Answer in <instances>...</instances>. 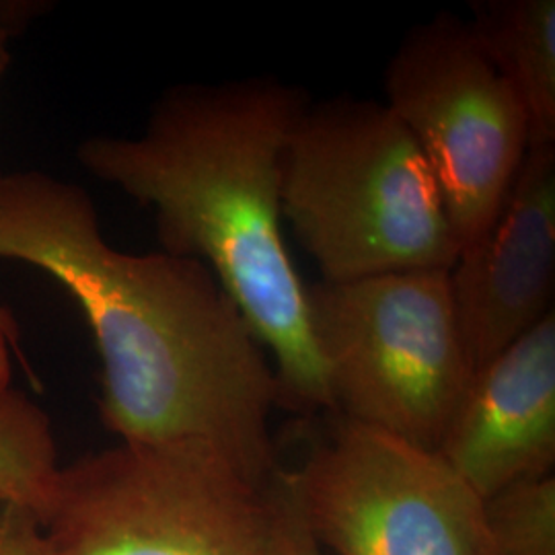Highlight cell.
<instances>
[{"mask_svg":"<svg viewBox=\"0 0 555 555\" xmlns=\"http://www.w3.org/2000/svg\"><path fill=\"white\" fill-rule=\"evenodd\" d=\"M334 412L437 453L476 373L451 270L307 286Z\"/></svg>","mask_w":555,"mask_h":555,"instance_id":"cell-5","label":"cell"},{"mask_svg":"<svg viewBox=\"0 0 555 555\" xmlns=\"http://www.w3.org/2000/svg\"><path fill=\"white\" fill-rule=\"evenodd\" d=\"M467 20L481 52L515 91L531 144H555L554 0H476Z\"/></svg>","mask_w":555,"mask_h":555,"instance_id":"cell-10","label":"cell"},{"mask_svg":"<svg viewBox=\"0 0 555 555\" xmlns=\"http://www.w3.org/2000/svg\"><path fill=\"white\" fill-rule=\"evenodd\" d=\"M34 0H0V80L11 64V41L40 13Z\"/></svg>","mask_w":555,"mask_h":555,"instance_id":"cell-15","label":"cell"},{"mask_svg":"<svg viewBox=\"0 0 555 555\" xmlns=\"http://www.w3.org/2000/svg\"><path fill=\"white\" fill-rule=\"evenodd\" d=\"M451 284L476 371L554 313L555 144L529 146L496 219L459 254Z\"/></svg>","mask_w":555,"mask_h":555,"instance_id":"cell-8","label":"cell"},{"mask_svg":"<svg viewBox=\"0 0 555 555\" xmlns=\"http://www.w3.org/2000/svg\"><path fill=\"white\" fill-rule=\"evenodd\" d=\"M282 219L325 282L453 270L459 259L437 179L380 101L307 105L282 159Z\"/></svg>","mask_w":555,"mask_h":555,"instance_id":"cell-3","label":"cell"},{"mask_svg":"<svg viewBox=\"0 0 555 555\" xmlns=\"http://www.w3.org/2000/svg\"><path fill=\"white\" fill-rule=\"evenodd\" d=\"M0 259L40 268L77 300L101 358V422L119 442L199 440L272 481L276 375L208 266L119 251L87 192L41 171L2 173Z\"/></svg>","mask_w":555,"mask_h":555,"instance_id":"cell-1","label":"cell"},{"mask_svg":"<svg viewBox=\"0 0 555 555\" xmlns=\"http://www.w3.org/2000/svg\"><path fill=\"white\" fill-rule=\"evenodd\" d=\"M270 490L276 502L280 555H327L305 527L302 516L298 513L297 502L293 498L282 469H278L272 477Z\"/></svg>","mask_w":555,"mask_h":555,"instance_id":"cell-13","label":"cell"},{"mask_svg":"<svg viewBox=\"0 0 555 555\" xmlns=\"http://www.w3.org/2000/svg\"><path fill=\"white\" fill-rule=\"evenodd\" d=\"M56 472L50 417L13 383L0 385V504L23 506L40 518Z\"/></svg>","mask_w":555,"mask_h":555,"instance_id":"cell-11","label":"cell"},{"mask_svg":"<svg viewBox=\"0 0 555 555\" xmlns=\"http://www.w3.org/2000/svg\"><path fill=\"white\" fill-rule=\"evenodd\" d=\"M437 453L483 500L554 476V313L477 369Z\"/></svg>","mask_w":555,"mask_h":555,"instance_id":"cell-9","label":"cell"},{"mask_svg":"<svg viewBox=\"0 0 555 555\" xmlns=\"http://www.w3.org/2000/svg\"><path fill=\"white\" fill-rule=\"evenodd\" d=\"M40 525L52 555H280L270 483L199 440L119 442L59 467Z\"/></svg>","mask_w":555,"mask_h":555,"instance_id":"cell-4","label":"cell"},{"mask_svg":"<svg viewBox=\"0 0 555 555\" xmlns=\"http://www.w3.org/2000/svg\"><path fill=\"white\" fill-rule=\"evenodd\" d=\"M309 95L259 75L167 89L137 137H91L80 165L155 215L163 251L198 259L274 358L280 405L334 410L284 243L282 159Z\"/></svg>","mask_w":555,"mask_h":555,"instance_id":"cell-2","label":"cell"},{"mask_svg":"<svg viewBox=\"0 0 555 555\" xmlns=\"http://www.w3.org/2000/svg\"><path fill=\"white\" fill-rule=\"evenodd\" d=\"M0 555H52L40 518L23 506L0 504Z\"/></svg>","mask_w":555,"mask_h":555,"instance_id":"cell-14","label":"cell"},{"mask_svg":"<svg viewBox=\"0 0 555 555\" xmlns=\"http://www.w3.org/2000/svg\"><path fill=\"white\" fill-rule=\"evenodd\" d=\"M385 105L437 179L459 254L481 237L531 144L515 91L449 11L414 25L385 70Z\"/></svg>","mask_w":555,"mask_h":555,"instance_id":"cell-6","label":"cell"},{"mask_svg":"<svg viewBox=\"0 0 555 555\" xmlns=\"http://www.w3.org/2000/svg\"><path fill=\"white\" fill-rule=\"evenodd\" d=\"M2 179V171H0ZM17 352L21 362L25 360L21 357V334L15 318L0 305V385L13 383V364H11V354Z\"/></svg>","mask_w":555,"mask_h":555,"instance_id":"cell-16","label":"cell"},{"mask_svg":"<svg viewBox=\"0 0 555 555\" xmlns=\"http://www.w3.org/2000/svg\"><path fill=\"white\" fill-rule=\"evenodd\" d=\"M492 555H555V476L483 500Z\"/></svg>","mask_w":555,"mask_h":555,"instance_id":"cell-12","label":"cell"},{"mask_svg":"<svg viewBox=\"0 0 555 555\" xmlns=\"http://www.w3.org/2000/svg\"><path fill=\"white\" fill-rule=\"evenodd\" d=\"M305 527L337 555H492L483 498L447 461L339 417L284 472Z\"/></svg>","mask_w":555,"mask_h":555,"instance_id":"cell-7","label":"cell"}]
</instances>
